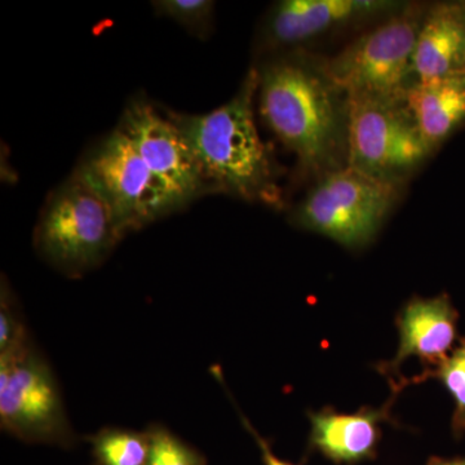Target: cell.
I'll return each mask as SVG.
<instances>
[{
    "instance_id": "obj_1",
    "label": "cell",
    "mask_w": 465,
    "mask_h": 465,
    "mask_svg": "<svg viewBox=\"0 0 465 465\" xmlns=\"http://www.w3.org/2000/svg\"><path fill=\"white\" fill-rule=\"evenodd\" d=\"M259 114L298 159L300 173L317 180L348 167L351 101L332 81L324 57L295 50L262 58Z\"/></svg>"
},
{
    "instance_id": "obj_2",
    "label": "cell",
    "mask_w": 465,
    "mask_h": 465,
    "mask_svg": "<svg viewBox=\"0 0 465 465\" xmlns=\"http://www.w3.org/2000/svg\"><path fill=\"white\" fill-rule=\"evenodd\" d=\"M258 72L249 70L240 90L224 105L204 114H166L191 146L207 182L250 203L284 207L280 171L256 127Z\"/></svg>"
},
{
    "instance_id": "obj_3",
    "label": "cell",
    "mask_w": 465,
    "mask_h": 465,
    "mask_svg": "<svg viewBox=\"0 0 465 465\" xmlns=\"http://www.w3.org/2000/svg\"><path fill=\"white\" fill-rule=\"evenodd\" d=\"M428 5L406 3L361 34L324 66L349 100L400 103L414 84L412 54Z\"/></svg>"
},
{
    "instance_id": "obj_4",
    "label": "cell",
    "mask_w": 465,
    "mask_h": 465,
    "mask_svg": "<svg viewBox=\"0 0 465 465\" xmlns=\"http://www.w3.org/2000/svg\"><path fill=\"white\" fill-rule=\"evenodd\" d=\"M34 237L47 262L79 274L99 265L124 235L105 202L75 170L51 193Z\"/></svg>"
},
{
    "instance_id": "obj_5",
    "label": "cell",
    "mask_w": 465,
    "mask_h": 465,
    "mask_svg": "<svg viewBox=\"0 0 465 465\" xmlns=\"http://www.w3.org/2000/svg\"><path fill=\"white\" fill-rule=\"evenodd\" d=\"M401 193L402 185L372 179L348 166L317 180L291 211L290 220L347 249H361L375 240Z\"/></svg>"
},
{
    "instance_id": "obj_6",
    "label": "cell",
    "mask_w": 465,
    "mask_h": 465,
    "mask_svg": "<svg viewBox=\"0 0 465 465\" xmlns=\"http://www.w3.org/2000/svg\"><path fill=\"white\" fill-rule=\"evenodd\" d=\"M76 170L105 202L124 237L179 211L119 127Z\"/></svg>"
},
{
    "instance_id": "obj_7",
    "label": "cell",
    "mask_w": 465,
    "mask_h": 465,
    "mask_svg": "<svg viewBox=\"0 0 465 465\" xmlns=\"http://www.w3.org/2000/svg\"><path fill=\"white\" fill-rule=\"evenodd\" d=\"M349 101L348 166L372 179L403 185L433 154L405 103Z\"/></svg>"
},
{
    "instance_id": "obj_8",
    "label": "cell",
    "mask_w": 465,
    "mask_h": 465,
    "mask_svg": "<svg viewBox=\"0 0 465 465\" xmlns=\"http://www.w3.org/2000/svg\"><path fill=\"white\" fill-rule=\"evenodd\" d=\"M119 128L177 210L215 193L179 128L150 101L142 97L131 100Z\"/></svg>"
},
{
    "instance_id": "obj_9",
    "label": "cell",
    "mask_w": 465,
    "mask_h": 465,
    "mask_svg": "<svg viewBox=\"0 0 465 465\" xmlns=\"http://www.w3.org/2000/svg\"><path fill=\"white\" fill-rule=\"evenodd\" d=\"M405 5L388 0H281L262 18L253 50L260 60L302 50L305 43L342 27L381 20Z\"/></svg>"
},
{
    "instance_id": "obj_10",
    "label": "cell",
    "mask_w": 465,
    "mask_h": 465,
    "mask_svg": "<svg viewBox=\"0 0 465 465\" xmlns=\"http://www.w3.org/2000/svg\"><path fill=\"white\" fill-rule=\"evenodd\" d=\"M0 420L5 430L26 437H50L64 425L56 384L47 367L25 351L0 360Z\"/></svg>"
},
{
    "instance_id": "obj_11",
    "label": "cell",
    "mask_w": 465,
    "mask_h": 465,
    "mask_svg": "<svg viewBox=\"0 0 465 465\" xmlns=\"http://www.w3.org/2000/svg\"><path fill=\"white\" fill-rule=\"evenodd\" d=\"M465 73V2L428 5L412 54L414 82Z\"/></svg>"
},
{
    "instance_id": "obj_12",
    "label": "cell",
    "mask_w": 465,
    "mask_h": 465,
    "mask_svg": "<svg viewBox=\"0 0 465 465\" xmlns=\"http://www.w3.org/2000/svg\"><path fill=\"white\" fill-rule=\"evenodd\" d=\"M458 320L457 309L448 295L411 300L397 322L399 351L390 367L394 370L410 357L440 365L457 347Z\"/></svg>"
},
{
    "instance_id": "obj_13",
    "label": "cell",
    "mask_w": 465,
    "mask_h": 465,
    "mask_svg": "<svg viewBox=\"0 0 465 465\" xmlns=\"http://www.w3.org/2000/svg\"><path fill=\"white\" fill-rule=\"evenodd\" d=\"M403 103L434 153L464 124L465 73L414 82L407 88Z\"/></svg>"
},
{
    "instance_id": "obj_14",
    "label": "cell",
    "mask_w": 465,
    "mask_h": 465,
    "mask_svg": "<svg viewBox=\"0 0 465 465\" xmlns=\"http://www.w3.org/2000/svg\"><path fill=\"white\" fill-rule=\"evenodd\" d=\"M381 419L382 412L376 410H361L356 414L324 410L311 416L312 443L333 461L362 460L374 452Z\"/></svg>"
},
{
    "instance_id": "obj_15",
    "label": "cell",
    "mask_w": 465,
    "mask_h": 465,
    "mask_svg": "<svg viewBox=\"0 0 465 465\" xmlns=\"http://www.w3.org/2000/svg\"><path fill=\"white\" fill-rule=\"evenodd\" d=\"M155 15L173 21L191 35L206 39L213 32L215 2L211 0H154Z\"/></svg>"
},
{
    "instance_id": "obj_16",
    "label": "cell",
    "mask_w": 465,
    "mask_h": 465,
    "mask_svg": "<svg viewBox=\"0 0 465 465\" xmlns=\"http://www.w3.org/2000/svg\"><path fill=\"white\" fill-rule=\"evenodd\" d=\"M434 378L442 382L446 391L454 400L455 409L452 414V432L457 436L465 433V339L458 342L433 372Z\"/></svg>"
},
{
    "instance_id": "obj_17",
    "label": "cell",
    "mask_w": 465,
    "mask_h": 465,
    "mask_svg": "<svg viewBox=\"0 0 465 465\" xmlns=\"http://www.w3.org/2000/svg\"><path fill=\"white\" fill-rule=\"evenodd\" d=\"M96 452L105 465H148L150 439L130 432H109L96 440Z\"/></svg>"
},
{
    "instance_id": "obj_18",
    "label": "cell",
    "mask_w": 465,
    "mask_h": 465,
    "mask_svg": "<svg viewBox=\"0 0 465 465\" xmlns=\"http://www.w3.org/2000/svg\"><path fill=\"white\" fill-rule=\"evenodd\" d=\"M148 465H197L194 455L183 443L164 432L150 437Z\"/></svg>"
},
{
    "instance_id": "obj_19",
    "label": "cell",
    "mask_w": 465,
    "mask_h": 465,
    "mask_svg": "<svg viewBox=\"0 0 465 465\" xmlns=\"http://www.w3.org/2000/svg\"><path fill=\"white\" fill-rule=\"evenodd\" d=\"M23 336L21 329L17 326L14 313L9 308L5 291H2V312H0V351H7L9 349L21 347Z\"/></svg>"
},
{
    "instance_id": "obj_20",
    "label": "cell",
    "mask_w": 465,
    "mask_h": 465,
    "mask_svg": "<svg viewBox=\"0 0 465 465\" xmlns=\"http://www.w3.org/2000/svg\"><path fill=\"white\" fill-rule=\"evenodd\" d=\"M260 443H262V454H264V460L266 465H291L286 463V461L280 460V459L274 457V455L272 454L271 450L266 448L264 442Z\"/></svg>"
},
{
    "instance_id": "obj_21",
    "label": "cell",
    "mask_w": 465,
    "mask_h": 465,
    "mask_svg": "<svg viewBox=\"0 0 465 465\" xmlns=\"http://www.w3.org/2000/svg\"><path fill=\"white\" fill-rule=\"evenodd\" d=\"M430 465H465V458L452 459V460L433 461Z\"/></svg>"
}]
</instances>
